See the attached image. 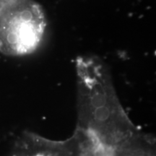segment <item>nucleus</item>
Returning a JSON list of instances; mask_svg holds the SVG:
<instances>
[{"mask_svg":"<svg viewBox=\"0 0 156 156\" xmlns=\"http://www.w3.org/2000/svg\"><path fill=\"white\" fill-rule=\"evenodd\" d=\"M77 129L116 148L140 131L121 104L106 66L95 57L77 58Z\"/></svg>","mask_w":156,"mask_h":156,"instance_id":"nucleus-1","label":"nucleus"},{"mask_svg":"<svg viewBox=\"0 0 156 156\" xmlns=\"http://www.w3.org/2000/svg\"><path fill=\"white\" fill-rule=\"evenodd\" d=\"M46 29L42 7L34 0H0V52L22 56L41 45Z\"/></svg>","mask_w":156,"mask_h":156,"instance_id":"nucleus-2","label":"nucleus"}]
</instances>
